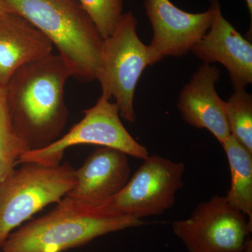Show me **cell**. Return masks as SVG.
<instances>
[{
  "instance_id": "cell-11",
  "label": "cell",
  "mask_w": 252,
  "mask_h": 252,
  "mask_svg": "<svg viewBox=\"0 0 252 252\" xmlns=\"http://www.w3.org/2000/svg\"><path fill=\"white\" fill-rule=\"evenodd\" d=\"M216 66L203 63L181 91L177 107L189 125L208 130L220 144L230 136L227 120V102L217 94L220 78Z\"/></svg>"
},
{
  "instance_id": "cell-2",
  "label": "cell",
  "mask_w": 252,
  "mask_h": 252,
  "mask_svg": "<svg viewBox=\"0 0 252 252\" xmlns=\"http://www.w3.org/2000/svg\"><path fill=\"white\" fill-rule=\"evenodd\" d=\"M50 39L81 82L97 80L103 38L78 0H4Z\"/></svg>"
},
{
  "instance_id": "cell-9",
  "label": "cell",
  "mask_w": 252,
  "mask_h": 252,
  "mask_svg": "<svg viewBox=\"0 0 252 252\" xmlns=\"http://www.w3.org/2000/svg\"><path fill=\"white\" fill-rule=\"evenodd\" d=\"M144 5L153 31L149 46L160 61L190 51L208 31L213 16L210 6L204 12L189 13L170 0H145Z\"/></svg>"
},
{
  "instance_id": "cell-3",
  "label": "cell",
  "mask_w": 252,
  "mask_h": 252,
  "mask_svg": "<svg viewBox=\"0 0 252 252\" xmlns=\"http://www.w3.org/2000/svg\"><path fill=\"white\" fill-rule=\"evenodd\" d=\"M144 224L142 220L109 215L64 196L49 213L12 232L1 249L3 252H62Z\"/></svg>"
},
{
  "instance_id": "cell-17",
  "label": "cell",
  "mask_w": 252,
  "mask_h": 252,
  "mask_svg": "<svg viewBox=\"0 0 252 252\" xmlns=\"http://www.w3.org/2000/svg\"><path fill=\"white\" fill-rule=\"evenodd\" d=\"M104 39L115 31L123 14L122 0H78Z\"/></svg>"
},
{
  "instance_id": "cell-15",
  "label": "cell",
  "mask_w": 252,
  "mask_h": 252,
  "mask_svg": "<svg viewBox=\"0 0 252 252\" xmlns=\"http://www.w3.org/2000/svg\"><path fill=\"white\" fill-rule=\"evenodd\" d=\"M29 147L15 130L6 101L5 86L0 84V176L1 180L16 167Z\"/></svg>"
},
{
  "instance_id": "cell-14",
  "label": "cell",
  "mask_w": 252,
  "mask_h": 252,
  "mask_svg": "<svg viewBox=\"0 0 252 252\" xmlns=\"http://www.w3.org/2000/svg\"><path fill=\"white\" fill-rule=\"evenodd\" d=\"M221 146L230 170V187L225 199L252 224V153L232 135Z\"/></svg>"
},
{
  "instance_id": "cell-20",
  "label": "cell",
  "mask_w": 252,
  "mask_h": 252,
  "mask_svg": "<svg viewBox=\"0 0 252 252\" xmlns=\"http://www.w3.org/2000/svg\"><path fill=\"white\" fill-rule=\"evenodd\" d=\"M240 252H252V247H251V248H248V250H245V251Z\"/></svg>"
},
{
  "instance_id": "cell-18",
  "label": "cell",
  "mask_w": 252,
  "mask_h": 252,
  "mask_svg": "<svg viewBox=\"0 0 252 252\" xmlns=\"http://www.w3.org/2000/svg\"><path fill=\"white\" fill-rule=\"evenodd\" d=\"M9 11H12L10 9L9 6L6 4L4 0H0V15L9 12Z\"/></svg>"
},
{
  "instance_id": "cell-6",
  "label": "cell",
  "mask_w": 252,
  "mask_h": 252,
  "mask_svg": "<svg viewBox=\"0 0 252 252\" xmlns=\"http://www.w3.org/2000/svg\"><path fill=\"white\" fill-rule=\"evenodd\" d=\"M122 190L97 207L109 215L142 220L171 208L184 186L185 165L160 156H149Z\"/></svg>"
},
{
  "instance_id": "cell-12",
  "label": "cell",
  "mask_w": 252,
  "mask_h": 252,
  "mask_svg": "<svg viewBox=\"0 0 252 252\" xmlns=\"http://www.w3.org/2000/svg\"><path fill=\"white\" fill-rule=\"evenodd\" d=\"M75 185L65 196L85 206H101L119 193L130 179L127 155L101 147L75 170Z\"/></svg>"
},
{
  "instance_id": "cell-19",
  "label": "cell",
  "mask_w": 252,
  "mask_h": 252,
  "mask_svg": "<svg viewBox=\"0 0 252 252\" xmlns=\"http://www.w3.org/2000/svg\"><path fill=\"white\" fill-rule=\"evenodd\" d=\"M247 6L250 13V17L252 16V0H246Z\"/></svg>"
},
{
  "instance_id": "cell-21",
  "label": "cell",
  "mask_w": 252,
  "mask_h": 252,
  "mask_svg": "<svg viewBox=\"0 0 252 252\" xmlns=\"http://www.w3.org/2000/svg\"><path fill=\"white\" fill-rule=\"evenodd\" d=\"M1 176H0V181H1Z\"/></svg>"
},
{
  "instance_id": "cell-5",
  "label": "cell",
  "mask_w": 252,
  "mask_h": 252,
  "mask_svg": "<svg viewBox=\"0 0 252 252\" xmlns=\"http://www.w3.org/2000/svg\"><path fill=\"white\" fill-rule=\"evenodd\" d=\"M137 27L131 11L123 14L114 32L103 39L97 78L101 96L114 98L121 118L132 124L136 121L134 97L140 78L146 68L160 61L141 41Z\"/></svg>"
},
{
  "instance_id": "cell-8",
  "label": "cell",
  "mask_w": 252,
  "mask_h": 252,
  "mask_svg": "<svg viewBox=\"0 0 252 252\" xmlns=\"http://www.w3.org/2000/svg\"><path fill=\"white\" fill-rule=\"evenodd\" d=\"M172 230L189 252H240L252 247V224L225 196L199 204L189 218L176 220Z\"/></svg>"
},
{
  "instance_id": "cell-7",
  "label": "cell",
  "mask_w": 252,
  "mask_h": 252,
  "mask_svg": "<svg viewBox=\"0 0 252 252\" xmlns=\"http://www.w3.org/2000/svg\"><path fill=\"white\" fill-rule=\"evenodd\" d=\"M110 100L100 96L94 106L84 111V118L67 133L44 148L28 151L23 154L18 163L34 161L59 165L67 149L81 144L109 147L136 158H147L149 156L148 150L126 130L121 121L117 104Z\"/></svg>"
},
{
  "instance_id": "cell-13",
  "label": "cell",
  "mask_w": 252,
  "mask_h": 252,
  "mask_svg": "<svg viewBox=\"0 0 252 252\" xmlns=\"http://www.w3.org/2000/svg\"><path fill=\"white\" fill-rule=\"evenodd\" d=\"M49 38L26 18L14 11L0 15V84L23 65L52 54Z\"/></svg>"
},
{
  "instance_id": "cell-1",
  "label": "cell",
  "mask_w": 252,
  "mask_h": 252,
  "mask_svg": "<svg viewBox=\"0 0 252 252\" xmlns=\"http://www.w3.org/2000/svg\"><path fill=\"white\" fill-rule=\"evenodd\" d=\"M71 77L64 60L52 54L19 68L5 86L13 126L30 151L61 137L69 117L64 90Z\"/></svg>"
},
{
  "instance_id": "cell-16",
  "label": "cell",
  "mask_w": 252,
  "mask_h": 252,
  "mask_svg": "<svg viewBox=\"0 0 252 252\" xmlns=\"http://www.w3.org/2000/svg\"><path fill=\"white\" fill-rule=\"evenodd\" d=\"M227 102L230 135L252 153V96L245 89H236Z\"/></svg>"
},
{
  "instance_id": "cell-10",
  "label": "cell",
  "mask_w": 252,
  "mask_h": 252,
  "mask_svg": "<svg viewBox=\"0 0 252 252\" xmlns=\"http://www.w3.org/2000/svg\"><path fill=\"white\" fill-rule=\"evenodd\" d=\"M210 1L211 25L190 52L204 63H220L228 70L233 89H245L252 83V43L225 19L219 0Z\"/></svg>"
},
{
  "instance_id": "cell-4",
  "label": "cell",
  "mask_w": 252,
  "mask_h": 252,
  "mask_svg": "<svg viewBox=\"0 0 252 252\" xmlns=\"http://www.w3.org/2000/svg\"><path fill=\"white\" fill-rule=\"evenodd\" d=\"M21 163L0 181V249L16 228L47 205L61 201L76 183L75 169L69 162Z\"/></svg>"
}]
</instances>
